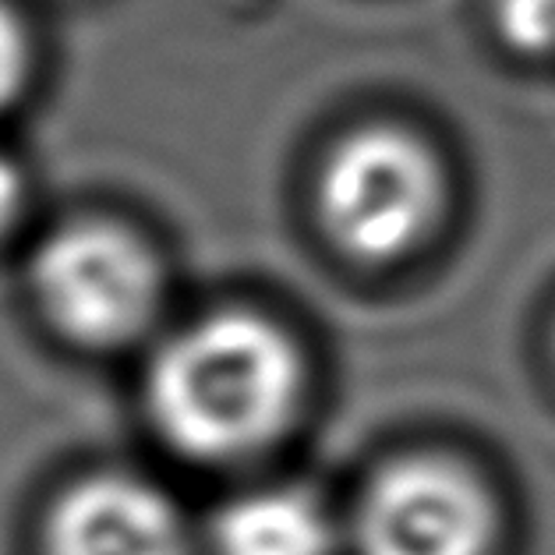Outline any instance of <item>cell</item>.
<instances>
[{
	"mask_svg": "<svg viewBox=\"0 0 555 555\" xmlns=\"http://www.w3.org/2000/svg\"><path fill=\"white\" fill-rule=\"evenodd\" d=\"M301 386L305 369L287 333L251 311H220L159 347L145 400L181 453L237 460L283 436Z\"/></svg>",
	"mask_w": 555,
	"mask_h": 555,
	"instance_id": "cell-1",
	"label": "cell"
},
{
	"mask_svg": "<svg viewBox=\"0 0 555 555\" xmlns=\"http://www.w3.org/2000/svg\"><path fill=\"white\" fill-rule=\"evenodd\" d=\"M446 184L436 153L417 134L372 125L350 131L319 178V212L330 237L364 262L414 251L442 212Z\"/></svg>",
	"mask_w": 555,
	"mask_h": 555,
	"instance_id": "cell-2",
	"label": "cell"
},
{
	"mask_svg": "<svg viewBox=\"0 0 555 555\" xmlns=\"http://www.w3.org/2000/svg\"><path fill=\"white\" fill-rule=\"evenodd\" d=\"M47 319L89 347H114L145 330L159 301V269L139 237L114 223L57 230L33 262Z\"/></svg>",
	"mask_w": 555,
	"mask_h": 555,
	"instance_id": "cell-3",
	"label": "cell"
},
{
	"mask_svg": "<svg viewBox=\"0 0 555 555\" xmlns=\"http://www.w3.org/2000/svg\"><path fill=\"white\" fill-rule=\"evenodd\" d=\"M361 555H489L495 503L446 456H403L375 474L358 506Z\"/></svg>",
	"mask_w": 555,
	"mask_h": 555,
	"instance_id": "cell-4",
	"label": "cell"
},
{
	"mask_svg": "<svg viewBox=\"0 0 555 555\" xmlns=\"http://www.w3.org/2000/svg\"><path fill=\"white\" fill-rule=\"evenodd\" d=\"M50 555H188L170 499L134 474H92L72 485L47 524Z\"/></svg>",
	"mask_w": 555,
	"mask_h": 555,
	"instance_id": "cell-5",
	"label": "cell"
},
{
	"mask_svg": "<svg viewBox=\"0 0 555 555\" xmlns=\"http://www.w3.org/2000/svg\"><path fill=\"white\" fill-rule=\"evenodd\" d=\"M212 548L216 555H330L333 524L305 492L262 489L220 509Z\"/></svg>",
	"mask_w": 555,
	"mask_h": 555,
	"instance_id": "cell-6",
	"label": "cell"
},
{
	"mask_svg": "<svg viewBox=\"0 0 555 555\" xmlns=\"http://www.w3.org/2000/svg\"><path fill=\"white\" fill-rule=\"evenodd\" d=\"M495 29L527 57H555V0H495Z\"/></svg>",
	"mask_w": 555,
	"mask_h": 555,
	"instance_id": "cell-7",
	"label": "cell"
},
{
	"mask_svg": "<svg viewBox=\"0 0 555 555\" xmlns=\"http://www.w3.org/2000/svg\"><path fill=\"white\" fill-rule=\"evenodd\" d=\"M25 72H29V39L15 11L0 0V111L18 96Z\"/></svg>",
	"mask_w": 555,
	"mask_h": 555,
	"instance_id": "cell-8",
	"label": "cell"
},
{
	"mask_svg": "<svg viewBox=\"0 0 555 555\" xmlns=\"http://www.w3.org/2000/svg\"><path fill=\"white\" fill-rule=\"evenodd\" d=\"M22 202H25L22 173L8 156H0V234L15 223V216L22 212Z\"/></svg>",
	"mask_w": 555,
	"mask_h": 555,
	"instance_id": "cell-9",
	"label": "cell"
}]
</instances>
